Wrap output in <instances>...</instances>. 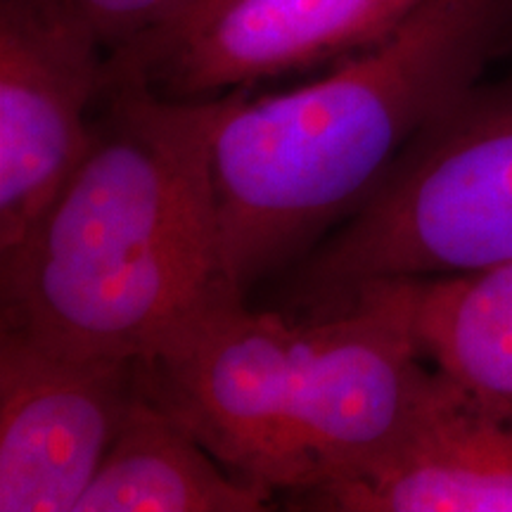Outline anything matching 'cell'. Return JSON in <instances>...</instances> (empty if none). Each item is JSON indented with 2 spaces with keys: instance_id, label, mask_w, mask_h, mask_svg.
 Wrapping results in <instances>:
<instances>
[{
  "instance_id": "obj_1",
  "label": "cell",
  "mask_w": 512,
  "mask_h": 512,
  "mask_svg": "<svg viewBox=\"0 0 512 512\" xmlns=\"http://www.w3.org/2000/svg\"><path fill=\"white\" fill-rule=\"evenodd\" d=\"M86 157L0 254L3 328L76 356L152 363L245 299L230 275L211 140L219 98L105 72Z\"/></svg>"
},
{
  "instance_id": "obj_2",
  "label": "cell",
  "mask_w": 512,
  "mask_h": 512,
  "mask_svg": "<svg viewBox=\"0 0 512 512\" xmlns=\"http://www.w3.org/2000/svg\"><path fill=\"white\" fill-rule=\"evenodd\" d=\"M510 36L512 0H420L304 86L216 95L211 169L235 285L247 292L361 207Z\"/></svg>"
},
{
  "instance_id": "obj_3",
  "label": "cell",
  "mask_w": 512,
  "mask_h": 512,
  "mask_svg": "<svg viewBox=\"0 0 512 512\" xmlns=\"http://www.w3.org/2000/svg\"><path fill=\"white\" fill-rule=\"evenodd\" d=\"M512 261V76L453 102L299 268L323 313L370 283L448 278Z\"/></svg>"
},
{
  "instance_id": "obj_4",
  "label": "cell",
  "mask_w": 512,
  "mask_h": 512,
  "mask_svg": "<svg viewBox=\"0 0 512 512\" xmlns=\"http://www.w3.org/2000/svg\"><path fill=\"white\" fill-rule=\"evenodd\" d=\"M418 278L380 280L297 323L290 432L304 498L399 437L437 368L415 335Z\"/></svg>"
},
{
  "instance_id": "obj_5",
  "label": "cell",
  "mask_w": 512,
  "mask_h": 512,
  "mask_svg": "<svg viewBox=\"0 0 512 512\" xmlns=\"http://www.w3.org/2000/svg\"><path fill=\"white\" fill-rule=\"evenodd\" d=\"M420 0H221L107 55L166 98H216L375 46Z\"/></svg>"
},
{
  "instance_id": "obj_6",
  "label": "cell",
  "mask_w": 512,
  "mask_h": 512,
  "mask_svg": "<svg viewBox=\"0 0 512 512\" xmlns=\"http://www.w3.org/2000/svg\"><path fill=\"white\" fill-rule=\"evenodd\" d=\"M105 64L98 36L57 0H0V254L86 157Z\"/></svg>"
},
{
  "instance_id": "obj_7",
  "label": "cell",
  "mask_w": 512,
  "mask_h": 512,
  "mask_svg": "<svg viewBox=\"0 0 512 512\" xmlns=\"http://www.w3.org/2000/svg\"><path fill=\"white\" fill-rule=\"evenodd\" d=\"M140 392V363L0 330V512H74Z\"/></svg>"
},
{
  "instance_id": "obj_8",
  "label": "cell",
  "mask_w": 512,
  "mask_h": 512,
  "mask_svg": "<svg viewBox=\"0 0 512 512\" xmlns=\"http://www.w3.org/2000/svg\"><path fill=\"white\" fill-rule=\"evenodd\" d=\"M299 503L335 512H512V399L437 368L392 444Z\"/></svg>"
},
{
  "instance_id": "obj_9",
  "label": "cell",
  "mask_w": 512,
  "mask_h": 512,
  "mask_svg": "<svg viewBox=\"0 0 512 512\" xmlns=\"http://www.w3.org/2000/svg\"><path fill=\"white\" fill-rule=\"evenodd\" d=\"M271 498L230 472L140 377L136 401L74 512H259Z\"/></svg>"
},
{
  "instance_id": "obj_10",
  "label": "cell",
  "mask_w": 512,
  "mask_h": 512,
  "mask_svg": "<svg viewBox=\"0 0 512 512\" xmlns=\"http://www.w3.org/2000/svg\"><path fill=\"white\" fill-rule=\"evenodd\" d=\"M415 335L441 373L512 399V261L465 275L418 278Z\"/></svg>"
},
{
  "instance_id": "obj_11",
  "label": "cell",
  "mask_w": 512,
  "mask_h": 512,
  "mask_svg": "<svg viewBox=\"0 0 512 512\" xmlns=\"http://www.w3.org/2000/svg\"><path fill=\"white\" fill-rule=\"evenodd\" d=\"M86 22L107 55L174 17L188 0H57Z\"/></svg>"
},
{
  "instance_id": "obj_12",
  "label": "cell",
  "mask_w": 512,
  "mask_h": 512,
  "mask_svg": "<svg viewBox=\"0 0 512 512\" xmlns=\"http://www.w3.org/2000/svg\"><path fill=\"white\" fill-rule=\"evenodd\" d=\"M216 3H221V0H188V3H185L183 8L176 12L174 17L166 19V22H171V19H178V17H185V15H195V12L207 10V8H211V5H216ZM166 22H164V24H166ZM159 27H162V24H159Z\"/></svg>"
}]
</instances>
